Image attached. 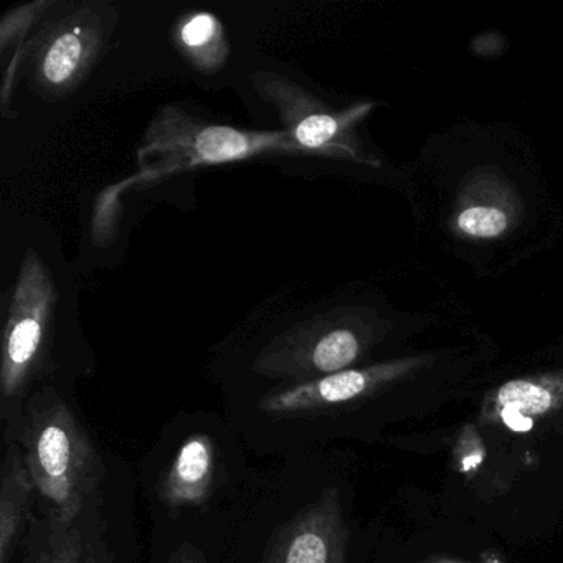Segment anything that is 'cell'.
Wrapping results in <instances>:
<instances>
[{
	"instance_id": "obj_1",
	"label": "cell",
	"mask_w": 563,
	"mask_h": 563,
	"mask_svg": "<svg viewBox=\"0 0 563 563\" xmlns=\"http://www.w3.org/2000/svg\"><path fill=\"white\" fill-rule=\"evenodd\" d=\"M351 509V486L328 448L258 467L219 563H355Z\"/></svg>"
},
{
	"instance_id": "obj_2",
	"label": "cell",
	"mask_w": 563,
	"mask_h": 563,
	"mask_svg": "<svg viewBox=\"0 0 563 563\" xmlns=\"http://www.w3.org/2000/svg\"><path fill=\"white\" fill-rule=\"evenodd\" d=\"M8 443L21 446L48 522L98 530L136 506V471L100 440L71 385L35 390Z\"/></svg>"
},
{
	"instance_id": "obj_3",
	"label": "cell",
	"mask_w": 563,
	"mask_h": 563,
	"mask_svg": "<svg viewBox=\"0 0 563 563\" xmlns=\"http://www.w3.org/2000/svg\"><path fill=\"white\" fill-rule=\"evenodd\" d=\"M223 411L179 410L136 466L151 523L225 522L258 467Z\"/></svg>"
},
{
	"instance_id": "obj_4",
	"label": "cell",
	"mask_w": 563,
	"mask_h": 563,
	"mask_svg": "<svg viewBox=\"0 0 563 563\" xmlns=\"http://www.w3.org/2000/svg\"><path fill=\"white\" fill-rule=\"evenodd\" d=\"M58 291L37 253H25L12 288L0 349V430L11 440L35 390L71 385L55 355Z\"/></svg>"
},
{
	"instance_id": "obj_5",
	"label": "cell",
	"mask_w": 563,
	"mask_h": 563,
	"mask_svg": "<svg viewBox=\"0 0 563 563\" xmlns=\"http://www.w3.org/2000/svg\"><path fill=\"white\" fill-rule=\"evenodd\" d=\"M299 154L286 131H242L203 123L177 107H167L147 128L140 151L146 180L194 167L236 163L262 154Z\"/></svg>"
},
{
	"instance_id": "obj_6",
	"label": "cell",
	"mask_w": 563,
	"mask_h": 563,
	"mask_svg": "<svg viewBox=\"0 0 563 563\" xmlns=\"http://www.w3.org/2000/svg\"><path fill=\"white\" fill-rule=\"evenodd\" d=\"M114 24L113 9L88 2L42 29L25 47L35 93L45 100L74 93L100 60Z\"/></svg>"
},
{
	"instance_id": "obj_7",
	"label": "cell",
	"mask_w": 563,
	"mask_h": 563,
	"mask_svg": "<svg viewBox=\"0 0 563 563\" xmlns=\"http://www.w3.org/2000/svg\"><path fill=\"white\" fill-rule=\"evenodd\" d=\"M252 84L260 97L276 108L299 154L358 161L357 151L347 144V136L352 124L367 113V104L332 113L311 93L279 75L260 71L253 75Z\"/></svg>"
},
{
	"instance_id": "obj_8",
	"label": "cell",
	"mask_w": 563,
	"mask_h": 563,
	"mask_svg": "<svg viewBox=\"0 0 563 563\" xmlns=\"http://www.w3.org/2000/svg\"><path fill=\"white\" fill-rule=\"evenodd\" d=\"M0 563H15L35 514V487L18 443L2 444Z\"/></svg>"
},
{
	"instance_id": "obj_9",
	"label": "cell",
	"mask_w": 563,
	"mask_h": 563,
	"mask_svg": "<svg viewBox=\"0 0 563 563\" xmlns=\"http://www.w3.org/2000/svg\"><path fill=\"white\" fill-rule=\"evenodd\" d=\"M229 522L151 523L147 563H219Z\"/></svg>"
},
{
	"instance_id": "obj_10",
	"label": "cell",
	"mask_w": 563,
	"mask_h": 563,
	"mask_svg": "<svg viewBox=\"0 0 563 563\" xmlns=\"http://www.w3.org/2000/svg\"><path fill=\"white\" fill-rule=\"evenodd\" d=\"M563 408V372L530 375L506 382L487 397L483 420L494 421L503 410H512L522 417H545Z\"/></svg>"
},
{
	"instance_id": "obj_11",
	"label": "cell",
	"mask_w": 563,
	"mask_h": 563,
	"mask_svg": "<svg viewBox=\"0 0 563 563\" xmlns=\"http://www.w3.org/2000/svg\"><path fill=\"white\" fill-rule=\"evenodd\" d=\"M174 44L186 60L202 74H216L229 60L230 45L225 27L210 12L184 14L174 27Z\"/></svg>"
},
{
	"instance_id": "obj_12",
	"label": "cell",
	"mask_w": 563,
	"mask_h": 563,
	"mask_svg": "<svg viewBox=\"0 0 563 563\" xmlns=\"http://www.w3.org/2000/svg\"><path fill=\"white\" fill-rule=\"evenodd\" d=\"M93 532L48 522L35 512L15 563H85L88 539Z\"/></svg>"
},
{
	"instance_id": "obj_13",
	"label": "cell",
	"mask_w": 563,
	"mask_h": 563,
	"mask_svg": "<svg viewBox=\"0 0 563 563\" xmlns=\"http://www.w3.org/2000/svg\"><path fill=\"white\" fill-rule=\"evenodd\" d=\"M509 223L506 200L497 190H477L456 217V229L471 239H497L507 232Z\"/></svg>"
},
{
	"instance_id": "obj_14",
	"label": "cell",
	"mask_w": 563,
	"mask_h": 563,
	"mask_svg": "<svg viewBox=\"0 0 563 563\" xmlns=\"http://www.w3.org/2000/svg\"><path fill=\"white\" fill-rule=\"evenodd\" d=\"M52 5H54V2H51V0L32 2V4H25L8 12L2 19V24H0V52L5 55L9 47L18 48V54H14V58H12L11 68L5 74L4 90L9 87L11 78L15 77V70L19 67V57H21L19 45L27 38L29 32L37 22H41V19L44 18L45 12Z\"/></svg>"
},
{
	"instance_id": "obj_15",
	"label": "cell",
	"mask_w": 563,
	"mask_h": 563,
	"mask_svg": "<svg viewBox=\"0 0 563 563\" xmlns=\"http://www.w3.org/2000/svg\"><path fill=\"white\" fill-rule=\"evenodd\" d=\"M494 421H503L506 427H509L510 430L514 431H529L532 430L533 427V420L522 417V415L512 410L499 411V413H497L496 420Z\"/></svg>"
},
{
	"instance_id": "obj_16",
	"label": "cell",
	"mask_w": 563,
	"mask_h": 563,
	"mask_svg": "<svg viewBox=\"0 0 563 563\" xmlns=\"http://www.w3.org/2000/svg\"><path fill=\"white\" fill-rule=\"evenodd\" d=\"M433 563H464V562H461V560H438V562H433Z\"/></svg>"
}]
</instances>
